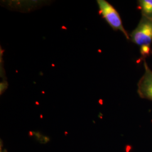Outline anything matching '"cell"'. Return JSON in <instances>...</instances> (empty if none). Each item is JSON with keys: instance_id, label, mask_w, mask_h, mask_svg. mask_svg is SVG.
Here are the masks:
<instances>
[{"instance_id": "8992f818", "label": "cell", "mask_w": 152, "mask_h": 152, "mask_svg": "<svg viewBox=\"0 0 152 152\" xmlns=\"http://www.w3.org/2000/svg\"><path fill=\"white\" fill-rule=\"evenodd\" d=\"M33 133H34V136L35 139L38 141H40L41 139H42V136H43V135L38 131H37V132L33 131Z\"/></svg>"}, {"instance_id": "277c9868", "label": "cell", "mask_w": 152, "mask_h": 152, "mask_svg": "<svg viewBox=\"0 0 152 152\" xmlns=\"http://www.w3.org/2000/svg\"><path fill=\"white\" fill-rule=\"evenodd\" d=\"M137 4L142 16L152 19V0H139Z\"/></svg>"}, {"instance_id": "3957f363", "label": "cell", "mask_w": 152, "mask_h": 152, "mask_svg": "<svg viewBox=\"0 0 152 152\" xmlns=\"http://www.w3.org/2000/svg\"><path fill=\"white\" fill-rule=\"evenodd\" d=\"M144 73L137 84V93L140 97L152 101V71L145 60L144 61Z\"/></svg>"}, {"instance_id": "52a82bcc", "label": "cell", "mask_w": 152, "mask_h": 152, "mask_svg": "<svg viewBox=\"0 0 152 152\" xmlns=\"http://www.w3.org/2000/svg\"><path fill=\"white\" fill-rule=\"evenodd\" d=\"M50 140H51L50 137H49L48 136L43 135L42 139H41V140L39 141V142L41 144H46V143H48L49 141H50Z\"/></svg>"}, {"instance_id": "ba28073f", "label": "cell", "mask_w": 152, "mask_h": 152, "mask_svg": "<svg viewBox=\"0 0 152 152\" xmlns=\"http://www.w3.org/2000/svg\"><path fill=\"white\" fill-rule=\"evenodd\" d=\"M29 137H33V136H34L33 131H29Z\"/></svg>"}, {"instance_id": "6da1fadb", "label": "cell", "mask_w": 152, "mask_h": 152, "mask_svg": "<svg viewBox=\"0 0 152 152\" xmlns=\"http://www.w3.org/2000/svg\"><path fill=\"white\" fill-rule=\"evenodd\" d=\"M99 12L109 25L115 31H120L126 38L130 39V37L123 27L122 20L117 11L108 2L105 0L97 1Z\"/></svg>"}, {"instance_id": "7a4b0ae2", "label": "cell", "mask_w": 152, "mask_h": 152, "mask_svg": "<svg viewBox=\"0 0 152 152\" xmlns=\"http://www.w3.org/2000/svg\"><path fill=\"white\" fill-rule=\"evenodd\" d=\"M130 38L132 42L139 45L151 46L152 42V19L142 16L137 27L132 32Z\"/></svg>"}, {"instance_id": "5b68a950", "label": "cell", "mask_w": 152, "mask_h": 152, "mask_svg": "<svg viewBox=\"0 0 152 152\" xmlns=\"http://www.w3.org/2000/svg\"><path fill=\"white\" fill-rule=\"evenodd\" d=\"M151 46L144 45L140 47V53L142 57L145 58L149 56L151 54Z\"/></svg>"}]
</instances>
